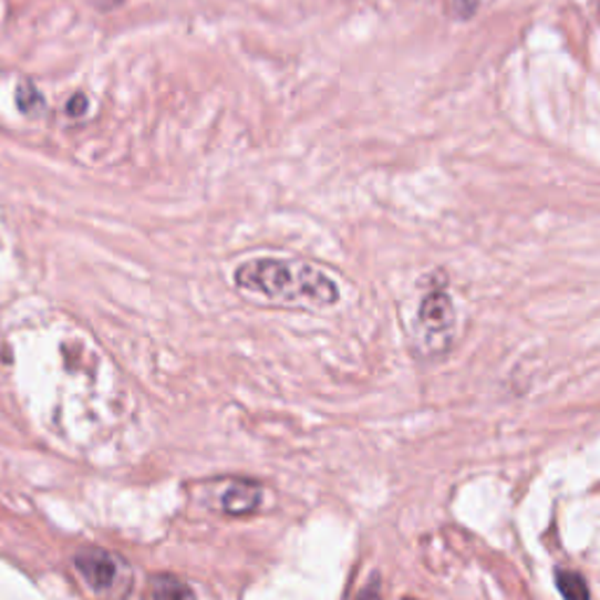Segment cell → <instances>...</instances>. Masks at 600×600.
Listing matches in <instances>:
<instances>
[{
    "label": "cell",
    "mask_w": 600,
    "mask_h": 600,
    "mask_svg": "<svg viewBox=\"0 0 600 600\" xmlns=\"http://www.w3.org/2000/svg\"><path fill=\"white\" fill-rule=\"evenodd\" d=\"M359 600H377V593H375V587H369L362 596H359Z\"/></svg>",
    "instance_id": "cell-10"
},
{
    "label": "cell",
    "mask_w": 600,
    "mask_h": 600,
    "mask_svg": "<svg viewBox=\"0 0 600 600\" xmlns=\"http://www.w3.org/2000/svg\"><path fill=\"white\" fill-rule=\"evenodd\" d=\"M417 327H420V333H423V340L430 348V352L448 348L453 329H455V308L446 291L436 289L425 296L423 306H420Z\"/></svg>",
    "instance_id": "cell-2"
},
{
    "label": "cell",
    "mask_w": 600,
    "mask_h": 600,
    "mask_svg": "<svg viewBox=\"0 0 600 600\" xmlns=\"http://www.w3.org/2000/svg\"><path fill=\"white\" fill-rule=\"evenodd\" d=\"M73 566L80 572V577L85 579L87 587L94 589L96 593H106L117 585L120 561L106 549L99 547L80 549L73 558Z\"/></svg>",
    "instance_id": "cell-3"
},
{
    "label": "cell",
    "mask_w": 600,
    "mask_h": 600,
    "mask_svg": "<svg viewBox=\"0 0 600 600\" xmlns=\"http://www.w3.org/2000/svg\"><path fill=\"white\" fill-rule=\"evenodd\" d=\"M235 285L245 293L282 306L331 308L340 300L338 285L324 270L293 258H254L235 270Z\"/></svg>",
    "instance_id": "cell-1"
},
{
    "label": "cell",
    "mask_w": 600,
    "mask_h": 600,
    "mask_svg": "<svg viewBox=\"0 0 600 600\" xmlns=\"http://www.w3.org/2000/svg\"><path fill=\"white\" fill-rule=\"evenodd\" d=\"M478 3H482V0H453V8L463 17H472Z\"/></svg>",
    "instance_id": "cell-8"
},
{
    "label": "cell",
    "mask_w": 600,
    "mask_h": 600,
    "mask_svg": "<svg viewBox=\"0 0 600 600\" xmlns=\"http://www.w3.org/2000/svg\"><path fill=\"white\" fill-rule=\"evenodd\" d=\"M153 600H195V596L178 577L159 575L153 579Z\"/></svg>",
    "instance_id": "cell-6"
},
{
    "label": "cell",
    "mask_w": 600,
    "mask_h": 600,
    "mask_svg": "<svg viewBox=\"0 0 600 600\" xmlns=\"http://www.w3.org/2000/svg\"><path fill=\"white\" fill-rule=\"evenodd\" d=\"M263 499V490L254 482H232L228 484L224 497H221V507L226 514L232 516H242V514H251L258 509Z\"/></svg>",
    "instance_id": "cell-4"
},
{
    "label": "cell",
    "mask_w": 600,
    "mask_h": 600,
    "mask_svg": "<svg viewBox=\"0 0 600 600\" xmlns=\"http://www.w3.org/2000/svg\"><path fill=\"white\" fill-rule=\"evenodd\" d=\"M17 104L22 113L35 115L45 108V99H43V94L38 92V87L33 83H22L17 90Z\"/></svg>",
    "instance_id": "cell-7"
},
{
    "label": "cell",
    "mask_w": 600,
    "mask_h": 600,
    "mask_svg": "<svg viewBox=\"0 0 600 600\" xmlns=\"http://www.w3.org/2000/svg\"><path fill=\"white\" fill-rule=\"evenodd\" d=\"M406 600H413V598H406Z\"/></svg>",
    "instance_id": "cell-11"
},
{
    "label": "cell",
    "mask_w": 600,
    "mask_h": 600,
    "mask_svg": "<svg viewBox=\"0 0 600 600\" xmlns=\"http://www.w3.org/2000/svg\"><path fill=\"white\" fill-rule=\"evenodd\" d=\"M556 587H558V591H561V596L566 600H591L587 579L579 572H575V570L558 568L556 570Z\"/></svg>",
    "instance_id": "cell-5"
},
{
    "label": "cell",
    "mask_w": 600,
    "mask_h": 600,
    "mask_svg": "<svg viewBox=\"0 0 600 600\" xmlns=\"http://www.w3.org/2000/svg\"><path fill=\"white\" fill-rule=\"evenodd\" d=\"M66 111H69L71 115H83V113L87 111V99H85L83 94H75V96L71 99V102H69Z\"/></svg>",
    "instance_id": "cell-9"
}]
</instances>
